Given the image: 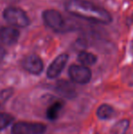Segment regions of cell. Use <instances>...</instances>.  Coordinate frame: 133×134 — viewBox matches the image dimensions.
Returning <instances> with one entry per match:
<instances>
[{
	"mask_svg": "<svg viewBox=\"0 0 133 134\" xmlns=\"http://www.w3.org/2000/svg\"><path fill=\"white\" fill-rule=\"evenodd\" d=\"M63 106H64V103L60 100L55 101L54 103H52L47 109V117H48V119H49L51 120H56L59 117V114L61 109H62Z\"/></svg>",
	"mask_w": 133,
	"mask_h": 134,
	"instance_id": "12",
	"label": "cell"
},
{
	"mask_svg": "<svg viewBox=\"0 0 133 134\" xmlns=\"http://www.w3.org/2000/svg\"><path fill=\"white\" fill-rule=\"evenodd\" d=\"M65 9L72 16L92 23L108 25L112 22L111 15L106 9L87 0H68Z\"/></svg>",
	"mask_w": 133,
	"mask_h": 134,
	"instance_id": "1",
	"label": "cell"
},
{
	"mask_svg": "<svg viewBox=\"0 0 133 134\" xmlns=\"http://www.w3.org/2000/svg\"><path fill=\"white\" fill-rule=\"evenodd\" d=\"M78 60L84 66H92L97 62L96 55L88 51H81L78 55Z\"/></svg>",
	"mask_w": 133,
	"mask_h": 134,
	"instance_id": "11",
	"label": "cell"
},
{
	"mask_svg": "<svg viewBox=\"0 0 133 134\" xmlns=\"http://www.w3.org/2000/svg\"><path fill=\"white\" fill-rule=\"evenodd\" d=\"M11 94H12V90H8V88H7V90H3V91L0 93V97H1L3 99H7L10 97Z\"/></svg>",
	"mask_w": 133,
	"mask_h": 134,
	"instance_id": "15",
	"label": "cell"
},
{
	"mask_svg": "<svg viewBox=\"0 0 133 134\" xmlns=\"http://www.w3.org/2000/svg\"><path fill=\"white\" fill-rule=\"evenodd\" d=\"M22 67L27 72L33 75H39L44 69L42 59L37 55H28L22 60Z\"/></svg>",
	"mask_w": 133,
	"mask_h": 134,
	"instance_id": "6",
	"label": "cell"
},
{
	"mask_svg": "<svg viewBox=\"0 0 133 134\" xmlns=\"http://www.w3.org/2000/svg\"><path fill=\"white\" fill-rule=\"evenodd\" d=\"M20 32L15 27H0V41L7 46H12L18 41Z\"/></svg>",
	"mask_w": 133,
	"mask_h": 134,
	"instance_id": "8",
	"label": "cell"
},
{
	"mask_svg": "<svg viewBox=\"0 0 133 134\" xmlns=\"http://www.w3.org/2000/svg\"><path fill=\"white\" fill-rule=\"evenodd\" d=\"M3 18L7 23L15 27H27L30 24V19L27 13L19 7H7L3 12Z\"/></svg>",
	"mask_w": 133,
	"mask_h": 134,
	"instance_id": "2",
	"label": "cell"
},
{
	"mask_svg": "<svg viewBox=\"0 0 133 134\" xmlns=\"http://www.w3.org/2000/svg\"><path fill=\"white\" fill-rule=\"evenodd\" d=\"M67 60H68V55L66 53L57 56L47 69V77L50 80L57 78L66 67Z\"/></svg>",
	"mask_w": 133,
	"mask_h": 134,
	"instance_id": "7",
	"label": "cell"
},
{
	"mask_svg": "<svg viewBox=\"0 0 133 134\" xmlns=\"http://www.w3.org/2000/svg\"><path fill=\"white\" fill-rule=\"evenodd\" d=\"M68 76L74 83L84 85L91 80V70L84 65H71L68 69Z\"/></svg>",
	"mask_w": 133,
	"mask_h": 134,
	"instance_id": "4",
	"label": "cell"
},
{
	"mask_svg": "<svg viewBox=\"0 0 133 134\" xmlns=\"http://www.w3.org/2000/svg\"><path fill=\"white\" fill-rule=\"evenodd\" d=\"M56 90L59 94L67 99H73L76 96V88L74 85L66 80H59L56 84Z\"/></svg>",
	"mask_w": 133,
	"mask_h": 134,
	"instance_id": "9",
	"label": "cell"
},
{
	"mask_svg": "<svg viewBox=\"0 0 133 134\" xmlns=\"http://www.w3.org/2000/svg\"><path fill=\"white\" fill-rule=\"evenodd\" d=\"M96 114L100 120H110V119H113L114 117H116L117 112H116L115 109L110 105L102 104L98 108Z\"/></svg>",
	"mask_w": 133,
	"mask_h": 134,
	"instance_id": "10",
	"label": "cell"
},
{
	"mask_svg": "<svg viewBox=\"0 0 133 134\" xmlns=\"http://www.w3.org/2000/svg\"><path fill=\"white\" fill-rule=\"evenodd\" d=\"M97 134H99V133H97Z\"/></svg>",
	"mask_w": 133,
	"mask_h": 134,
	"instance_id": "16",
	"label": "cell"
},
{
	"mask_svg": "<svg viewBox=\"0 0 133 134\" xmlns=\"http://www.w3.org/2000/svg\"><path fill=\"white\" fill-rule=\"evenodd\" d=\"M47 126L36 122H16L12 128V134H43Z\"/></svg>",
	"mask_w": 133,
	"mask_h": 134,
	"instance_id": "5",
	"label": "cell"
},
{
	"mask_svg": "<svg viewBox=\"0 0 133 134\" xmlns=\"http://www.w3.org/2000/svg\"><path fill=\"white\" fill-rule=\"evenodd\" d=\"M130 127V120H121L112 127L110 134H126Z\"/></svg>",
	"mask_w": 133,
	"mask_h": 134,
	"instance_id": "13",
	"label": "cell"
},
{
	"mask_svg": "<svg viewBox=\"0 0 133 134\" xmlns=\"http://www.w3.org/2000/svg\"><path fill=\"white\" fill-rule=\"evenodd\" d=\"M14 121V117L8 113L0 112V131L8 127Z\"/></svg>",
	"mask_w": 133,
	"mask_h": 134,
	"instance_id": "14",
	"label": "cell"
},
{
	"mask_svg": "<svg viewBox=\"0 0 133 134\" xmlns=\"http://www.w3.org/2000/svg\"><path fill=\"white\" fill-rule=\"evenodd\" d=\"M42 18L47 27L57 32L66 29V21L63 16L55 9H47L42 13Z\"/></svg>",
	"mask_w": 133,
	"mask_h": 134,
	"instance_id": "3",
	"label": "cell"
}]
</instances>
